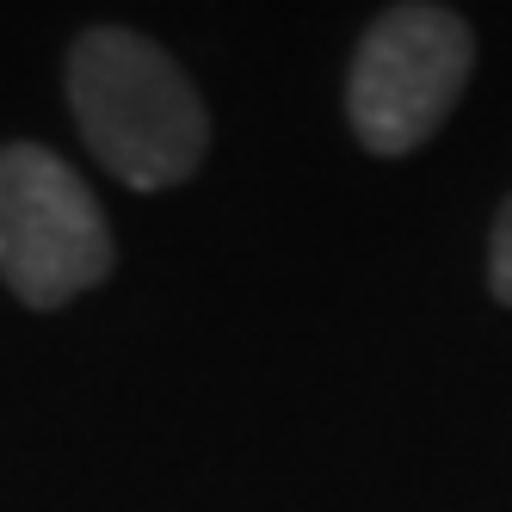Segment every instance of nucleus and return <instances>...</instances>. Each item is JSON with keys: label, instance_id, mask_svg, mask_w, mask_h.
I'll return each mask as SVG.
<instances>
[{"label": "nucleus", "instance_id": "obj_1", "mask_svg": "<svg viewBox=\"0 0 512 512\" xmlns=\"http://www.w3.org/2000/svg\"><path fill=\"white\" fill-rule=\"evenodd\" d=\"M68 105L87 149L136 192L179 186L210 142L204 105L179 75V62L124 25H93L87 38H75Z\"/></svg>", "mask_w": 512, "mask_h": 512}, {"label": "nucleus", "instance_id": "obj_3", "mask_svg": "<svg viewBox=\"0 0 512 512\" xmlns=\"http://www.w3.org/2000/svg\"><path fill=\"white\" fill-rule=\"evenodd\" d=\"M475 68V38L451 7H389L352 56L346 118L371 155H408L445 124Z\"/></svg>", "mask_w": 512, "mask_h": 512}, {"label": "nucleus", "instance_id": "obj_2", "mask_svg": "<svg viewBox=\"0 0 512 512\" xmlns=\"http://www.w3.org/2000/svg\"><path fill=\"white\" fill-rule=\"evenodd\" d=\"M112 272L99 198L38 142L0 149V278L25 309H62Z\"/></svg>", "mask_w": 512, "mask_h": 512}, {"label": "nucleus", "instance_id": "obj_4", "mask_svg": "<svg viewBox=\"0 0 512 512\" xmlns=\"http://www.w3.org/2000/svg\"><path fill=\"white\" fill-rule=\"evenodd\" d=\"M488 284H494L500 303H512V198L500 204L494 235H488Z\"/></svg>", "mask_w": 512, "mask_h": 512}]
</instances>
